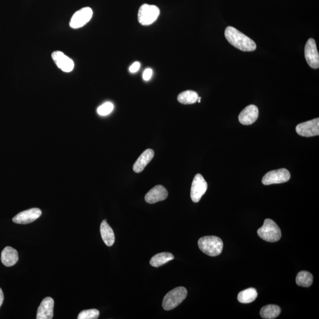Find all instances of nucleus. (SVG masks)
Masks as SVG:
<instances>
[{"label": "nucleus", "instance_id": "nucleus-23", "mask_svg": "<svg viewBox=\"0 0 319 319\" xmlns=\"http://www.w3.org/2000/svg\"><path fill=\"white\" fill-rule=\"evenodd\" d=\"M313 277L311 272L306 271H300L296 277V283L298 286L303 287H309L313 283Z\"/></svg>", "mask_w": 319, "mask_h": 319}, {"label": "nucleus", "instance_id": "nucleus-26", "mask_svg": "<svg viewBox=\"0 0 319 319\" xmlns=\"http://www.w3.org/2000/svg\"><path fill=\"white\" fill-rule=\"evenodd\" d=\"M153 75V70L152 69L148 68L144 70L143 78L144 81H148L151 79Z\"/></svg>", "mask_w": 319, "mask_h": 319}, {"label": "nucleus", "instance_id": "nucleus-25", "mask_svg": "<svg viewBox=\"0 0 319 319\" xmlns=\"http://www.w3.org/2000/svg\"><path fill=\"white\" fill-rule=\"evenodd\" d=\"M113 109V105L111 103H106L101 106L97 109L98 114L106 116L109 114Z\"/></svg>", "mask_w": 319, "mask_h": 319}, {"label": "nucleus", "instance_id": "nucleus-18", "mask_svg": "<svg viewBox=\"0 0 319 319\" xmlns=\"http://www.w3.org/2000/svg\"><path fill=\"white\" fill-rule=\"evenodd\" d=\"M100 232L101 237L107 246H112L115 242V235L111 227L106 222V220H103L101 223Z\"/></svg>", "mask_w": 319, "mask_h": 319}, {"label": "nucleus", "instance_id": "nucleus-20", "mask_svg": "<svg viewBox=\"0 0 319 319\" xmlns=\"http://www.w3.org/2000/svg\"><path fill=\"white\" fill-rule=\"evenodd\" d=\"M261 317L265 319H273L277 318L281 314L280 307L274 305H266L261 310Z\"/></svg>", "mask_w": 319, "mask_h": 319}, {"label": "nucleus", "instance_id": "nucleus-1", "mask_svg": "<svg viewBox=\"0 0 319 319\" xmlns=\"http://www.w3.org/2000/svg\"><path fill=\"white\" fill-rule=\"evenodd\" d=\"M225 36L230 44L241 51L253 52L257 49L252 39L232 26L226 27Z\"/></svg>", "mask_w": 319, "mask_h": 319}, {"label": "nucleus", "instance_id": "nucleus-28", "mask_svg": "<svg viewBox=\"0 0 319 319\" xmlns=\"http://www.w3.org/2000/svg\"><path fill=\"white\" fill-rule=\"evenodd\" d=\"M3 301H4V294H3L1 288H0V308L2 305Z\"/></svg>", "mask_w": 319, "mask_h": 319}, {"label": "nucleus", "instance_id": "nucleus-10", "mask_svg": "<svg viewBox=\"0 0 319 319\" xmlns=\"http://www.w3.org/2000/svg\"><path fill=\"white\" fill-rule=\"evenodd\" d=\"M296 130L297 134L303 137H311L319 136V118H315L297 125Z\"/></svg>", "mask_w": 319, "mask_h": 319}, {"label": "nucleus", "instance_id": "nucleus-9", "mask_svg": "<svg viewBox=\"0 0 319 319\" xmlns=\"http://www.w3.org/2000/svg\"><path fill=\"white\" fill-rule=\"evenodd\" d=\"M93 11L90 7H85L76 11L70 21V26L73 29L81 28L87 24L93 17Z\"/></svg>", "mask_w": 319, "mask_h": 319}, {"label": "nucleus", "instance_id": "nucleus-24", "mask_svg": "<svg viewBox=\"0 0 319 319\" xmlns=\"http://www.w3.org/2000/svg\"><path fill=\"white\" fill-rule=\"evenodd\" d=\"M100 312L97 309L83 311L78 315V319H97L99 317Z\"/></svg>", "mask_w": 319, "mask_h": 319}, {"label": "nucleus", "instance_id": "nucleus-22", "mask_svg": "<svg viewBox=\"0 0 319 319\" xmlns=\"http://www.w3.org/2000/svg\"><path fill=\"white\" fill-rule=\"evenodd\" d=\"M198 94L195 91L188 90L180 93L177 97L179 102L185 105L195 104L198 101Z\"/></svg>", "mask_w": 319, "mask_h": 319}, {"label": "nucleus", "instance_id": "nucleus-11", "mask_svg": "<svg viewBox=\"0 0 319 319\" xmlns=\"http://www.w3.org/2000/svg\"><path fill=\"white\" fill-rule=\"evenodd\" d=\"M42 215V211L39 208H32L21 212L13 218V221L18 224H28L35 221Z\"/></svg>", "mask_w": 319, "mask_h": 319}, {"label": "nucleus", "instance_id": "nucleus-19", "mask_svg": "<svg viewBox=\"0 0 319 319\" xmlns=\"http://www.w3.org/2000/svg\"><path fill=\"white\" fill-rule=\"evenodd\" d=\"M174 257L170 253H161L153 256L150 261V265L155 267H159L173 260Z\"/></svg>", "mask_w": 319, "mask_h": 319}, {"label": "nucleus", "instance_id": "nucleus-5", "mask_svg": "<svg viewBox=\"0 0 319 319\" xmlns=\"http://www.w3.org/2000/svg\"><path fill=\"white\" fill-rule=\"evenodd\" d=\"M160 13L157 6L144 4L139 9L138 20L142 25L149 26L158 19Z\"/></svg>", "mask_w": 319, "mask_h": 319}, {"label": "nucleus", "instance_id": "nucleus-16", "mask_svg": "<svg viewBox=\"0 0 319 319\" xmlns=\"http://www.w3.org/2000/svg\"><path fill=\"white\" fill-rule=\"evenodd\" d=\"M155 152L152 149H147L135 162L133 165V170L137 173H141L154 158Z\"/></svg>", "mask_w": 319, "mask_h": 319}, {"label": "nucleus", "instance_id": "nucleus-8", "mask_svg": "<svg viewBox=\"0 0 319 319\" xmlns=\"http://www.w3.org/2000/svg\"><path fill=\"white\" fill-rule=\"evenodd\" d=\"M305 56L307 62L313 69L319 67V54L317 44L314 39H309L305 48Z\"/></svg>", "mask_w": 319, "mask_h": 319}, {"label": "nucleus", "instance_id": "nucleus-15", "mask_svg": "<svg viewBox=\"0 0 319 319\" xmlns=\"http://www.w3.org/2000/svg\"><path fill=\"white\" fill-rule=\"evenodd\" d=\"M168 196V192L162 185H157L152 188L145 196L147 203L153 204L164 201Z\"/></svg>", "mask_w": 319, "mask_h": 319}, {"label": "nucleus", "instance_id": "nucleus-17", "mask_svg": "<svg viewBox=\"0 0 319 319\" xmlns=\"http://www.w3.org/2000/svg\"><path fill=\"white\" fill-rule=\"evenodd\" d=\"M1 260L2 263L5 266H13L16 265L18 260L17 250L11 247H6L2 251Z\"/></svg>", "mask_w": 319, "mask_h": 319}, {"label": "nucleus", "instance_id": "nucleus-12", "mask_svg": "<svg viewBox=\"0 0 319 319\" xmlns=\"http://www.w3.org/2000/svg\"><path fill=\"white\" fill-rule=\"evenodd\" d=\"M259 115V110L254 105L248 106L242 110L238 116L240 123L245 125L253 124L257 121Z\"/></svg>", "mask_w": 319, "mask_h": 319}, {"label": "nucleus", "instance_id": "nucleus-6", "mask_svg": "<svg viewBox=\"0 0 319 319\" xmlns=\"http://www.w3.org/2000/svg\"><path fill=\"white\" fill-rule=\"evenodd\" d=\"M290 177V173L286 168H280L269 171L266 174L263 178L262 183L265 185L283 183L288 182Z\"/></svg>", "mask_w": 319, "mask_h": 319}, {"label": "nucleus", "instance_id": "nucleus-27", "mask_svg": "<svg viewBox=\"0 0 319 319\" xmlns=\"http://www.w3.org/2000/svg\"><path fill=\"white\" fill-rule=\"evenodd\" d=\"M140 67V63L136 62L134 63L130 67V72L131 73H136L139 70Z\"/></svg>", "mask_w": 319, "mask_h": 319}, {"label": "nucleus", "instance_id": "nucleus-7", "mask_svg": "<svg viewBox=\"0 0 319 319\" xmlns=\"http://www.w3.org/2000/svg\"><path fill=\"white\" fill-rule=\"evenodd\" d=\"M208 189V183L201 174H197L193 179L192 184L191 197L195 203L200 201L202 196Z\"/></svg>", "mask_w": 319, "mask_h": 319}, {"label": "nucleus", "instance_id": "nucleus-4", "mask_svg": "<svg viewBox=\"0 0 319 319\" xmlns=\"http://www.w3.org/2000/svg\"><path fill=\"white\" fill-rule=\"evenodd\" d=\"M188 295V291L183 287L174 288L167 293L162 300V308L165 311H171L182 303Z\"/></svg>", "mask_w": 319, "mask_h": 319}, {"label": "nucleus", "instance_id": "nucleus-13", "mask_svg": "<svg viewBox=\"0 0 319 319\" xmlns=\"http://www.w3.org/2000/svg\"><path fill=\"white\" fill-rule=\"evenodd\" d=\"M52 56L57 67L62 71L69 73L72 72L74 68L75 64L73 61L62 52H54Z\"/></svg>", "mask_w": 319, "mask_h": 319}, {"label": "nucleus", "instance_id": "nucleus-21", "mask_svg": "<svg viewBox=\"0 0 319 319\" xmlns=\"http://www.w3.org/2000/svg\"><path fill=\"white\" fill-rule=\"evenodd\" d=\"M257 296L258 293L255 288H249L238 294V300L241 303H250L256 300Z\"/></svg>", "mask_w": 319, "mask_h": 319}, {"label": "nucleus", "instance_id": "nucleus-14", "mask_svg": "<svg viewBox=\"0 0 319 319\" xmlns=\"http://www.w3.org/2000/svg\"><path fill=\"white\" fill-rule=\"evenodd\" d=\"M54 300L50 297H46L39 306L37 319H51L53 317Z\"/></svg>", "mask_w": 319, "mask_h": 319}, {"label": "nucleus", "instance_id": "nucleus-2", "mask_svg": "<svg viewBox=\"0 0 319 319\" xmlns=\"http://www.w3.org/2000/svg\"><path fill=\"white\" fill-rule=\"evenodd\" d=\"M198 246L207 256L216 257L221 254L223 244L222 239L216 236H206L199 239Z\"/></svg>", "mask_w": 319, "mask_h": 319}, {"label": "nucleus", "instance_id": "nucleus-3", "mask_svg": "<svg viewBox=\"0 0 319 319\" xmlns=\"http://www.w3.org/2000/svg\"><path fill=\"white\" fill-rule=\"evenodd\" d=\"M259 237L266 242H275L281 239V232L280 228L274 220L266 219L263 226L257 231Z\"/></svg>", "mask_w": 319, "mask_h": 319}]
</instances>
